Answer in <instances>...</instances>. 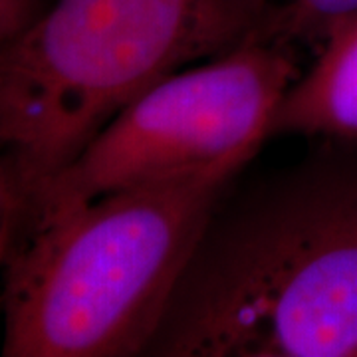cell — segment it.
<instances>
[{"label":"cell","instance_id":"cell-1","mask_svg":"<svg viewBox=\"0 0 357 357\" xmlns=\"http://www.w3.org/2000/svg\"><path fill=\"white\" fill-rule=\"evenodd\" d=\"M215 204L147 356L357 357V139Z\"/></svg>","mask_w":357,"mask_h":357},{"label":"cell","instance_id":"cell-2","mask_svg":"<svg viewBox=\"0 0 357 357\" xmlns=\"http://www.w3.org/2000/svg\"><path fill=\"white\" fill-rule=\"evenodd\" d=\"M234 177L143 185L28 220L4 264L2 356H147Z\"/></svg>","mask_w":357,"mask_h":357},{"label":"cell","instance_id":"cell-3","mask_svg":"<svg viewBox=\"0 0 357 357\" xmlns=\"http://www.w3.org/2000/svg\"><path fill=\"white\" fill-rule=\"evenodd\" d=\"M256 26L225 0H46L0 50V149L26 199L145 89Z\"/></svg>","mask_w":357,"mask_h":357},{"label":"cell","instance_id":"cell-4","mask_svg":"<svg viewBox=\"0 0 357 357\" xmlns=\"http://www.w3.org/2000/svg\"><path fill=\"white\" fill-rule=\"evenodd\" d=\"M298 76L292 46L255 32L215 58L169 74L30 195L26 222L133 187L241 175L270 139L276 109Z\"/></svg>","mask_w":357,"mask_h":357},{"label":"cell","instance_id":"cell-5","mask_svg":"<svg viewBox=\"0 0 357 357\" xmlns=\"http://www.w3.org/2000/svg\"><path fill=\"white\" fill-rule=\"evenodd\" d=\"M272 135L357 139V16L333 30L286 89Z\"/></svg>","mask_w":357,"mask_h":357},{"label":"cell","instance_id":"cell-6","mask_svg":"<svg viewBox=\"0 0 357 357\" xmlns=\"http://www.w3.org/2000/svg\"><path fill=\"white\" fill-rule=\"evenodd\" d=\"M357 16V0H282L258 22L255 34L286 46L316 48L335 28Z\"/></svg>","mask_w":357,"mask_h":357},{"label":"cell","instance_id":"cell-7","mask_svg":"<svg viewBox=\"0 0 357 357\" xmlns=\"http://www.w3.org/2000/svg\"><path fill=\"white\" fill-rule=\"evenodd\" d=\"M28 199L24 187L10 165L8 157L0 149V268H4L18 230L24 227Z\"/></svg>","mask_w":357,"mask_h":357},{"label":"cell","instance_id":"cell-8","mask_svg":"<svg viewBox=\"0 0 357 357\" xmlns=\"http://www.w3.org/2000/svg\"><path fill=\"white\" fill-rule=\"evenodd\" d=\"M44 4L46 0H0V50L32 24Z\"/></svg>","mask_w":357,"mask_h":357},{"label":"cell","instance_id":"cell-9","mask_svg":"<svg viewBox=\"0 0 357 357\" xmlns=\"http://www.w3.org/2000/svg\"><path fill=\"white\" fill-rule=\"evenodd\" d=\"M225 2L238 8L241 13L248 14L256 22H260L266 16L268 10L274 6V0H225Z\"/></svg>","mask_w":357,"mask_h":357}]
</instances>
